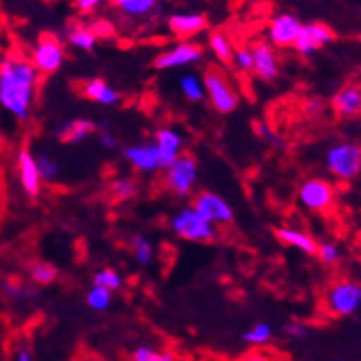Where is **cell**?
<instances>
[{
  "mask_svg": "<svg viewBox=\"0 0 361 361\" xmlns=\"http://www.w3.org/2000/svg\"><path fill=\"white\" fill-rule=\"evenodd\" d=\"M116 8L128 17L142 18L151 15L158 6V0H112Z\"/></svg>",
  "mask_w": 361,
  "mask_h": 361,
  "instance_id": "obj_25",
  "label": "cell"
},
{
  "mask_svg": "<svg viewBox=\"0 0 361 361\" xmlns=\"http://www.w3.org/2000/svg\"><path fill=\"white\" fill-rule=\"evenodd\" d=\"M2 290H4L6 298L13 299V301H27V299H33L37 295V290L33 288L32 284L15 283V281L6 283Z\"/></svg>",
  "mask_w": 361,
  "mask_h": 361,
  "instance_id": "obj_33",
  "label": "cell"
},
{
  "mask_svg": "<svg viewBox=\"0 0 361 361\" xmlns=\"http://www.w3.org/2000/svg\"><path fill=\"white\" fill-rule=\"evenodd\" d=\"M209 50L222 64H231L235 54V46L224 32H213L209 35Z\"/></svg>",
  "mask_w": 361,
  "mask_h": 361,
  "instance_id": "obj_24",
  "label": "cell"
},
{
  "mask_svg": "<svg viewBox=\"0 0 361 361\" xmlns=\"http://www.w3.org/2000/svg\"><path fill=\"white\" fill-rule=\"evenodd\" d=\"M133 255H134V261L137 262L140 266H149L154 259V246L145 235H134L133 240Z\"/></svg>",
  "mask_w": 361,
  "mask_h": 361,
  "instance_id": "obj_29",
  "label": "cell"
},
{
  "mask_svg": "<svg viewBox=\"0 0 361 361\" xmlns=\"http://www.w3.org/2000/svg\"><path fill=\"white\" fill-rule=\"evenodd\" d=\"M133 361H176V356L171 350H158L151 345H140L134 350Z\"/></svg>",
  "mask_w": 361,
  "mask_h": 361,
  "instance_id": "obj_31",
  "label": "cell"
},
{
  "mask_svg": "<svg viewBox=\"0 0 361 361\" xmlns=\"http://www.w3.org/2000/svg\"><path fill=\"white\" fill-rule=\"evenodd\" d=\"M277 238L286 246L295 247V250L307 253V255H316L317 240L310 233H307L305 229L281 226V228H277Z\"/></svg>",
  "mask_w": 361,
  "mask_h": 361,
  "instance_id": "obj_20",
  "label": "cell"
},
{
  "mask_svg": "<svg viewBox=\"0 0 361 361\" xmlns=\"http://www.w3.org/2000/svg\"><path fill=\"white\" fill-rule=\"evenodd\" d=\"M82 361H103V360H97V357H87V360H82Z\"/></svg>",
  "mask_w": 361,
  "mask_h": 361,
  "instance_id": "obj_45",
  "label": "cell"
},
{
  "mask_svg": "<svg viewBox=\"0 0 361 361\" xmlns=\"http://www.w3.org/2000/svg\"><path fill=\"white\" fill-rule=\"evenodd\" d=\"M99 145L103 147V149H106V151H116L119 147V142L114 133H110L109 128H105V130H101L99 133Z\"/></svg>",
  "mask_w": 361,
  "mask_h": 361,
  "instance_id": "obj_40",
  "label": "cell"
},
{
  "mask_svg": "<svg viewBox=\"0 0 361 361\" xmlns=\"http://www.w3.org/2000/svg\"><path fill=\"white\" fill-rule=\"evenodd\" d=\"M332 109L339 118H356L361 114V87L347 85L332 97Z\"/></svg>",
  "mask_w": 361,
  "mask_h": 361,
  "instance_id": "obj_18",
  "label": "cell"
},
{
  "mask_svg": "<svg viewBox=\"0 0 361 361\" xmlns=\"http://www.w3.org/2000/svg\"><path fill=\"white\" fill-rule=\"evenodd\" d=\"M17 178L20 183V189L24 191V195L30 198H37L42 188V180L39 169H37L35 156L30 149H20L17 154Z\"/></svg>",
  "mask_w": 361,
  "mask_h": 361,
  "instance_id": "obj_15",
  "label": "cell"
},
{
  "mask_svg": "<svg viewBox=\"0 0 361 361\" xmlns=\"http://www.w3.org/2000/svg\"><path fill=\"white\" fill-rule=\"evenodd\" d=\"M171 33L182 41H189L207 27L206 15L202 13H174L167 20Z\"/></svg>",
  "mask_w": 361,
  "mask_h": 361,
  "instance_id": "obj_17",
  "label": "cell"
},
{
  "mask_svg": "<svg viewBox=\"0 0 361 361\" xmlns=\"http://www.w3.org/2000/svg\"><path fill=\"white\" fill-rule=\"evenodd\" d=\"M110 192L116 200H130L137 195V183L133 178H116L110 183Z\"/></svg>",
  "mask_w": 361,
  "mask_h": 361,
  "instance_id": "obj_34",
  "label": "cell"
},
{
  "mask_svg": "<svg viewBox=\"0 0 361 361\" xmlns=\"http://www.w3.org/2000/svg\"><path fill=\"white\" fill-rule=\"evenodd\" d=\"M112 299H114V295H112L110 290L103 288V286H96V284L87 292V305L96 312L109 310L110 305H112Z\"/></svg>",
  "mask_w": 361,
  "mask_h": 361,
  "instance_id": "obj_30",
  "label": "cell"
},
{
  "mask_svg": "<svg viewBox=\"0 0 361 361\" xmlns=\"http://www.w3.org/2000/svg\"><path fill=\"white\" fill-rule=\"evenodd\" d=\"M284 334L292 339H302L308 336V325L302 321H290L288 325L284 326Z\"/></svg>",
  "mask_w": 361,
  "mask_h": 361,
  "instance_id": "obj_38",
  "label": "cell"
},
{
  "mask_svg": "<svg viewBox=\"0 0 361 361\" xmlns=\"http://www.w3.org/2000/svg\"><path fill=\"white\" fill-rule=\"evenodd\" d=\"M169 229L188 243H213L219 235L216 226L207 222L192 206L176 211L169 219Z\"/></svg>",
  "mask_w": 361,
  "mask_h": 361,
  "instance_id": "obj_3",
  "label": "cell"
},
{
  "mask_svg": "<svg viewBox=\"0 0 361 361\" xmlns=\"http://www.w3.org/2000/svg\"><path fill=\"white\" fill-rule=\"evenodd\" d=\"M316 255L323 264L336 266L339 261H341L343 252H341V247H339L336 243H321L317 244Z\"/></svg>",
  "mask_w": 361,
  "mask_h": 361,
  "instance_id": "obj_35",
  "label": "cell"
},
{
  "mask_svg": "<svg viewBox=\"0 0 361 361\" xmlns=\"http://www.w3.org/2000/svg\"><path fill=\"white\" fill-rule=\"evenodd\" d=\"M271 338H274V326L270 323H264V321L255 323L243 334L244 343L253 345V347H262V345L270 343Z\"/></svg>",
  "mask_w": 361,
  "mask_h": 361,
  "instance_id": "obj_27",
  "label": "cell"
},
{
  "mask_svg": "<svg viewBox=\"0 0 361 361\" xmlns=\"http://www.w3.org/2000/svg\"><path fill=\"white\" fill-rule=\"evenodd\" d=\"M192 207L213 226H229L235 219V211L231 204L224 197H220L219 192H198L192 200Z\"/></svg>",
  "mask_w": 361,
  "mask_h": 361,
  "instance_id": "obj_9",
  "label": "cell"
},
{
  "mask_svg": "<svg viewBox=\"0 0 361 361\" xmlns=\"http://www.w3.org/2000/svg\"><path fill=\"white\" fill-rule=\"evenodd\" d=\"M206 97L219 114H231L240 105V96L222 70L207 68L202 75Z\"/></svg>",
  "mask_w": 361,
  "mask_h": 361,
  "instance_id": "obj_4",
  "label": "cell"
},
{
  "mask_svg": "<svg viewBox=\"0 0 361 361\" xmlns=\"http://www.w3.org/2000/svg\"><path fill=\"white\" fill-rule=\"evenodd\" d=\"M165 189L178 198H188L195 192L198 183V161L191 154L183 152L178 160L165 169L164 173Z\"/></svg>",
  "mask_w": 361,
  "mask_h": 361,
  "instance_id": "obj_5",
  "label": "cell"
},
{
  "mask_svg": "<svg viewBox=\"0 0 361 361\" xmlns=\"http://www.w3.org/2000/svg\"><path fill=\"white\" fill-rule=\"evenodd\" d=\"M11 361H33V354L32 350L26 347V345H23V347H18L17 350H15L13 354V360Z\"/></svg>",
  "mask_w": 361,
  "mask_h": 361,
  "instance_id": "obj_42",
  "label": "cell"
},
{
  "mask_svg": "<svg viewBox=\"0 0 361 361\" xmlns=\"http://www.w3.org/2000/svg\"><path fill=\"white\" fill-rule=\"evenodd\" d=\"M160 160V169H167L174 160H178L183 154V136L178 128L161 127L156 130L152 140Z\"/></svg>",
  "mask_w": 361,
  "mask_h": 361,
  "instance_id": "obj_11",
  "label": "cell"
},
{
  "mask_svg": "<svg viewBox=\"0 0 361 361\" xmlns=\"http://www.w3.org/2000/svg\"><path fill=\"white\" fill-rule=\"evenodd\" d=\"M325 165L336 180L353 182L361 174V145L356 142H338L326 149Z\"/></svg>",
  "mask_w": 361,
  "mask_h": 361,
  "instance_id": "obj_2",
  "label": "cell"
},
{
  "mask_svg": "<svg viewBox=\"0 0 361 361\" xmlns=\"http://www.w3.org/2000/svg\"><path fill=\"white\" fill-rule=\"evenodd\" d=\"M360 341H361V339H360Z\"/></svg>",
  "mask_w": 361,
  "mask_h": 361,
  "instance_id": "obj_47",
  "label": "cell"
},
{
  "mask_svg": "<svg viewBox=\"0 0 361 361\" xmlns=\"http://www.w3.org/2000/svg\"><path fill=\"white\" fill-rule=\"evenodd\" d=\"M323 305L330 316H353L361 308V284L356 281H338L326 290Z\"/></svg>",
  "mask_w": 361,
  "mask_h": 361,
  "instance_id": "obj_6",
  "label": "cell"
},
{
  "mask_svg": "<svg viewBox=\"0 0 361 361\" xmlns=\"http://www.w3.org/2000/svg\"><path fill=\"white\" fill-rule=\"evenodd\" d=\"M178 88L182 92V96L191 101V103H200V101L206 99V88H204V81H202L198 73H183L178 81Z\"/></svg>",
  "mask_w": 361,
  "mask_h": 361,
  "instance_id": "obj_22",
  "label": "cell"
},
{
  "mask_svg": "<svg viewBox=\"0 0 361 361\" xmlns=\"http://www.w3.org/2000/svg\"><path fill=\"white\" fill-rule=\"evenodd\" d=\"M334 41V32L330 30L326 24L323 23H312V24H302L301 33H299L298 41L293 44L295 51L305 57H312V55L319 51L323 46L330 44Z\"/></svg>",
  "mask_w": 361,
  "mask_h": 361,
  "instance_id": "obj_12",
  "label": "cell"
},
{
  "mask_svg": "<svg viewBox=\"0 0 361 361\" xmlns=\"http://www.w3.org/2000/svg\"><path fill=\"white\" fill-rule=\"evenodd\" d=\"M66 41H68L70 46L78 48L81 51H92L96 48L97 35L92 27L87 26H72L66 32Z\"/></svg>",
  "mask_w": 361,
  "mask_h": 361,
  "instance_id": "obj_23",
  "label": "cell"
},
{
  "mask_svg": "<svg viewBox=\"0 0 361 361\" xmlns=\"http://www.w3.org/2000/svg\"><path fill=\"white\" fill-rule=\"evenodd\" d=\"M299 206L310 213H326L336 204V188L325 178H308L298 189Z\"/></svg>",
  "mask_w": 361,
  "mask_h": 361,
  "instance_id": "obj_7",
  "label": "cell"
},
{
  "mask_svg": "<svg viewBox=\"0 0 361 361\" xmlns=\"http://www.w3.org/2000/svg\"><path fill=\"white\" fill-rule=\"evenodd\" d=\"M255 130H257V134H259V136L262 137V140H268V142H274L277 147L283 145V143H281L279 140H277V136H275V134H274V130H271V128L268 127V125H266V123H259V125H257V127H255Z\"/></svg>",
  "mask_w": 361,
  "mask_h": 361,
  "instance_id": "obj_41",
  "label": "cell"
},
{
  "mask_svg": "<svg viewBox=\"0 0 361 361\" xmlns=\"http://www.w3.org/2000/svg\"><path fill=\"white\" fill-rule=\"evenodd\" d=\"M243 361H268V360H266V356H262V354H250V356L244 357Z\"/></svg>",
  "mask_w": 361,
  "mask_h": 361,
  "instance_id": "obj_43",
  "label": "cell"
},
{
  "mask_svg": "<svg viewBox=\"0 0 361 361\" xmlns=\"http://www.w3.org/2000/svg\"><path fill=\"white\" fill-rule=\"evenodd\" d=\"M81 92L87 99L94 101L101 106H116L121 101V94L101 78L90 79V81L85 82L81 87Z\"/></svg>",
  "mask_w": 361,
  "mask_h": 361,
  "instance_id": "obj_19",
  "label": "cell"
},
{
  "mask_svg": "<svg viewBox=\"0 0 361 361\" xmlns=\"http://www.w3.org/2000/svg\"><path fill=\"white\" fill-rule=\"evenodd\" d=\"M94 130H96V127L88 119H73V121H70V123H66L57 130V137L63 140V142L79 143L85 142Z\"/></svg>",
  "mask_w": 361,
  "mask_h": 361,
  "instance_id": "obj_21",
  "label": "cell"
},
{
  "mask_svg": "<svg viewBox=\"0 0 361 361\" xmlns=\"http://www.w3.org/2000/svg\"><path fill=\"white\" fill-rule=\"evenodd\" d=\"M41 73L30 59L6 57L0 61V109L20 123L32 119Z\"/></svg>",
  "mask_w": 361,
  "mask_h": 361,
  "instance_id": "obj_1",
  "label": "cell"
},
{
  "mask_svg": "<svg viewBox=\"0 0 361 361\" xmlns=\"http://www.w3.org/2000/svg\"><path fill=\"white\" fill-rule=\"evenodd\" d=\"M2 183H4V174H2V169H0V188H2Z\"/></svg>",
  "mask_w": 361,
  "mask_h": 361,
  "instance_id": "obj_44",
  "label": "cell"
},
{
  "mask_svg": "<svg viewBox=\"0 0 361 361\" xmlns=\"http://www.w3.org/2000/svg\"><path fill=\"white\" fill-rule=\"evenodd\" d=\"M30 61L41 75H51L64 64L63 42L51 33H46L37 41Z\"/></svg>",
  "mask_w": 361,
  "mask_h": 361,
  "instance_id": "obj_8",
  "label": "cell"
},
{
  "mask_svg": "<svg viewBox=\"0 0 361 361\" xmlns=\"http://www.w3.org/2000/svg\"><path fill=\"white\" fill-rule=\"evenodd\" d=\"M105 2H109V0H75V8H78L79 13L88 15L94 13V11L99 9Z\"/></svg>",
  "mask_w": 361,
  "mask_h": 361,
  "instance_id": "obj_39",
  "label": "cell"
},
{
  "mask_svg": "<svg viewBox=\"0 0 361 361\" xmlns=\"http://www.w3.org/2000/svg\"><path fill=\"white\" fill-rule=\"evenodd\" d=\"M123 158L137 173L151 174L154 171H160V160H158V152L152 142L130 143L123 149Z\"/></svg>",
  "mask_w": 361,
  "mask_h": 361,
  "instance_id": "obj_16",
  "label": "cell"
},
{
  "mask_svg": "<svg viewBox=\"0 0 361 361\" xmlns=\"http://www.w3.org/2000/svg\"><path fill=\"white\" fill-rule=\"evenodd\" d=\"M252 50V72L264 82H271L279 75V57L275 54L274 46L266 41H257L250 48Z\"/></svg>",
  "mask_w": 361,
  "mask_h": 361,
  "instance_id": "obj_14",
  "label": "cell"
},
{
  "mask_svg": "<svg viewBox=\"0 0 361 361\" xmlns=\"http://www.w3.org/2000/svg\"><path fill=\"white\" fill-rule=\"evenodd\" d=\"M360 284H361V283H360Z\"/></svg>",
  "mask_w": 361,
  "mask_h": 361,
  "instance_id": "obj_49",
  "label": "cell"
},
{
  "mask_svg": "<svg viewBox=\"0 0 361 361\" xmlns=\"http://www.w3.org/2000/svg\"><path fill=\"white\" fill-rule=\"evenodd\" d=\"M231 64H233L237 70H240V72H252V50H250V48H235Z\"/></svg>",
  "mask_w": 361,
  "mask_h": 361,
  "instance_id": "obj_36",
  "label": "cell"
},
{
  "mask_svg": "<svg viewBox=\"0 0 361 361\" xmlns=\"http://www.w3.org/2000/svg\"><path fill=\"white\" fill-rule=\"evenodd\" d=\"M204 59V48L198 42L180 41L169 46L154 59V68L158 70H176L197 64Z\"/></svg>",
  "mask_w": 361,
  "mask_h": 361,
  "instance_id": "obj_10",
  "label": "cell"
},
{
  "mask_svg": "<svg viewBox=\"0 0 361 361\" xmlns=\"http://www.w3.org/2000/svg\"><path fill=\"white\" fill-rule=\"evenodd\" d=\"M59 271L51 262L46 261H35L30 264V279L39 286H50L57 281Z\"/></svg>",
  "mask_w": 361,
  "mask_h": 361,
  "instance_id": "obj_26",
  "label": "cell"
},
{
  "mask_svg": "<svg viewBox=\"0 0 361 361\" xmlns=\"http://www.w3.org/2000/svg\"><path fill=\"white\" fill-rule=\"evenodd\" d=\"M0 61H2V57H0Z\"/></svg>",
  "mask_w": 361,
  "mask_h": 361,
  "instance_id": "obj_46",
  "label": "cell"
},
{
  "mask_svg": "<svg viewBox=\"0 0 361 361\" xmlns=\"http://www.w3.org/2000/svg\"><path fill=\"white\" fill-rule=\"evenodd\" d=\"M301 20L290 13H281L268 24V41L275 48H290L295 44L301 33Z\"/></svg>",
  "mask_w": 361,
  "mask_h": 361,
  "instance_id": "obj_13",
  "label": "cell"
},
{
  "mask_svg": "<svg viewBox=\"0 0 361 361\" xmlns=\"http://www.w3.org/2000/svg\"><path fill=\"white\" fill-rule=\"evenodd\" d=\"M94 284L103 286V288L114 293L116 290H121V286H123V277L116 270H112V268H103V270L94 274Z\"/></svg>",
  "mask_w": 361,
  "mask_h": 361,
  "instance_id": "obj_32",
  "label": "cell"
},
{
  "mask_svg": "<svg viewBox=\"0 0 361 361\" xmlns=\"http://www.w3.org/2000/svg\"><path fill=\"white\" fill-rule=\"evenodd\" d=\"M35 156V164L37 169H39V174H41L42 182L54 183L55 180L59 178L61 174V165L59 161L55 160L51 154H46V152H37Z\"/></svg>",
  "mask_w": 361,
  "mask_h": 361,
  "instance_id": "obj_28",
  "label": "cell"
},
{
  "mask_svg": "<svg viewBox=\"0 0 361 361\" xmlns=\"http://www.w3.org/2000/svg\"><path fill=\"white\" fill-rule=\"evenodd\" d=\"M50 2H51V0H50Z\"/></svg>",
  "mask_w": 361,
  "mask_h": 361,
  "instance_id": "obj_48",
  "label": "cell"
},
{
  "mask_svg": "<svg viewBox=\"0 0 361 361\" xmlns=\"http://www.w3.org/2000/svg\"><path fill=\"white\" fill-rule=\"evenodd\" d=\"M326 109V103L325 99H321V97L317 96H312L308 97L305 103H302V112L308 116V118H316V116L323 114Z\"/></svg>",
  "mask_w": 361,
  "mask_h": 361,
  "instance_id": "obj_37",
  "label": "cell"
}]
</instances>
